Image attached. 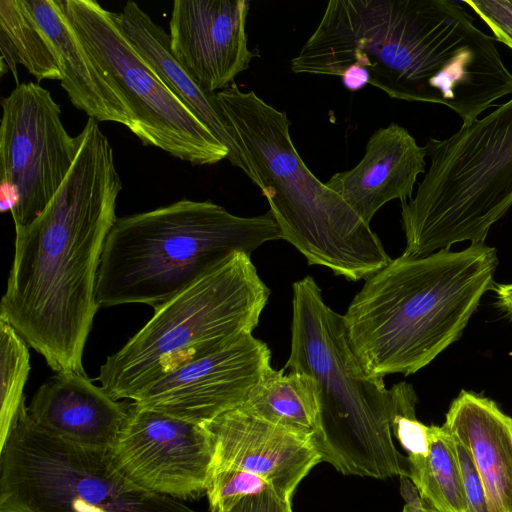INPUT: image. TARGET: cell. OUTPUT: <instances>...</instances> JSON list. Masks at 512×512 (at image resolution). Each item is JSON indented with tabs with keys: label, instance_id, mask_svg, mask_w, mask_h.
Segmentation results:
<instances>
[{
	"label": "cell",
	"instance_id": "obj_1",
	"mask_svg": "<svg viewBox=\"0 0 512 512\" xmlns=\"http://www.w3.org/2000/svg\"><path fill=\"white\" fill-rule=\"evenodd\" d=\"M76 138L74 163L54 197L32 223L15 228L0 320L56 373L85 374L97 274L122 182L97 120L88 118Z\"/></svg>",
	"mask_w": 512,
	"mask_h": 512
},
{
	"label": "cell",
	"instance_id": "obj_2",
	"mask_svg": "<svg viewBox=\"0 0 512 512\" xmlns=\"http://www.w3.org/2000/svg\"><path fill=\"white\" fill-rule=\"evenodd\" d=\"M497 266V250L476 243L423 257L402 254L365 279L343 315L364 370L383 379L430 364L462 335Z\"/></svg>",
	"mask_w": 512,
	"mask_h": 512
},
{
	"label": "cell",
	"instance_id": "obj_3",
	"mask_svg": "<svg viewBox=\"0 0 512 512\" xmlns=\"http://www.w3.org/2000/svg\"><path fill=\"white\" fill-rule=\"evenodd\" d=\"M215 99L282 239L309 265L358 281L388 264L391 258L370 225L303 162L285 112L235 82L216 92Z\"/></svg>",
	"mask_w": 512,
	"mask_h": 512
},
{
	"label": "cell",
	"instance_id": "obj_4",
	"mask_svg": "<svg viewBox=\"0 0 512 512\" xmlns=\"http://www.w3.org/2000/svg\"><path fill=\"white\" fill-rule=\"evenodd\" d=\"M291 346L284 370L310 375L319 393L311 435L321 461L344 475L409 476L391 430V389L370 376L352 350L343 315L324 301L311 276L293 283Z\"/></svg>",
	"mask_w": 512,
	"mask_h": 512
},
{
	"label": "cell",
	"instance_id": "obj_5",
	"mask_svg": "<svg viewBox=\"0 0 512 512\" xmlns=\"http://www.w3.org/2000/svg\"><path fill=\"white\" fill-rule=\"evenodd\" d=\"M282 239L269 212L237 216L210 200L182 199L117 218L96 282L101 307L141 303L154 310L237 252Z\"/></svg>",
	"mask_w": 512,
	"mask_h": 512
},
{
	"label": "cell",
	"instance_id": "obj_6",
	"mask_svg": "<svg viewBox=\"0 0 512 512\" xmlns=\"http://www.w3.org/2000/svg\"><path fill=\"white\" fill-rule=\"evenodd\" d=\"M424 147L429 168L415 196L401 204L403 254L423 257L460 242L485 243L512 207V97Z\"/></svg>",
	"mask_w": 512,
	"mask_h": 512
},
{
	"label": "cell",
	"instance_id": "obj_7",
	"mask_svg": "<svg viewBox=\"0 0 512 512\" xmlns=\"http://www.w3.org/2000/svg\"><path fill=\"white\" fill-rule=\"evenodd\" d=\"M269 289L251 255L237 252L154 310L97 378L114 400L138 393L177 368L220 350L259 323Z\"/></svg>",
	"mask_w": 512,
	"mask_h": 512
},
{
	"label": "cell",
	"instance_id": "obj_8",
	"mask_svg": "<svg viewBox=\"0 0 512 512\" xmlns=\"http://www.w3.org/2000/svg\"><path fill=\"white\" fill-rule=\"evenodd\" d=\"M3 512H200L145 491L116 467L110 449L50 435L17 415L0 448Z\"/></svg>",
	"mask_w": 512,
	"mask_h": 512
},
{
	"label": "cell",
	"instance_id": "obj_9",
	"mask_svg": "<svg viewBox=\"0 0 512 512\" xmlns=\"http://www.w3.org/2000/svg\"><path fill=\"white\" fill-rule=\"evenodd\" d=\"M71 24L117 93L129 130L144 144L194 165L229 150L170 90L125 34L120 14L94 0H61Z\"/></svg>",
	"mask_w": 512,
	"mask_h": 512
},
{
	"label": "cell",
	"instance_id": "obj_10",
	"mask_svg": "<svg viewBox=\"0 0 512 512\" xmlns=\"http://www.w3.org/2000/svg\"><path fill=\"white\" fill-rule=\"evenodd\" d=\"M0 209L15 228L32 223L68 175L77 138L67 132L61 108L38 83H20L1 102Z\"/></svg>",
	"mask_w": 512,
	"mask_h": 512
},
{
	"label": "cell",
	"instance_id": "obj_11",
	"mask_svg": "<svg viewBox=\"0 0 512 512\" xmlns=\"http://www.w3.org/2000/svg\"><path fill=\"white\" fill-rule=\"evenodd\" d=\"M111 457L139 488L179 501L206 495L213 444L203 425L128 404V419Z\"/></svg>",
	"mask_w": 512,
	"mask_h": 512
},
{
	"label": "cell",
	"instance_id": "obj_12",
	"mask_svg": "<svg viewBox=\"0 0 512 512\" xmlns=\"http://www.w3.org/2000/svg\"><path fill=\"white\" fill-rule=\"evenodd\" d=\"M269 347L246 334L226 347L183 365L150 384L135 404L203 425L245 403L267 371Z\"/></svg>",
	"mask_w": 512,
	"mask_h": 512
},
{
	"label": "cell",
	"instance_id": "obj_13",
	"mask_svg": "<svg viewBox=\"0 0 512 512\" xmlns=\"http://www.w3.org/2000/svg\"><path fill=\"white\" fill-rule=\"evenodd\" d=\"M247 0H175L169 44L177 61L209 93L234 82L256 56L248 48Z\"/></svg>",
	"mask_w": 512,
	"mask_h": 512
},
{
	"label": "cell",
	"instance_id": "obj_14",
	"mask_svg": "<svg viewBox=\"0 0 512 512\" xmlns=\"http://www.w3.org/2000/svg\"><path fill=\"white\" fill-rule=\"evenodd\" d=\"M213 444L212 471L237 469L262 477L284 500L321 462L311 435L268 422L243 406L203 424Z\"/></svg>",
	"mask_w": 512,
	"mask_h": 512
},
{
	"label": "cell",
	"instance_id": "obj_15",
	"mask_svg": "<svg viewBox=\"0 0 512 512\" xmlns=\"http://www.w3.org/2000/svg\"><path fill=\"white\" fill-rule=\"evenodd\" d=\"M426 157L425 147L406 128L392 122L370 136L356 166L335 173L325 185L370 225L386 203L412 198L417 177L425 173Z\"/></svg>",
	"mask_w": 512,
	"mask_h": 512
},
{
	"label": "cell",
	"instance_id": "obj_16",
	"mask_svg": "<svg viewBox=\"0 0 512 512\" xmlns=\"http://www.w3.org/2000/svg\"><path fill=\"white\" fill-rule=\"evenodd\" d=\"M26 414L50 435L111 449L127 422L128 405L111 398L85 374L58 372L37 389Z\"/></svg>",
	"mask_w": 512,
	"mask_h": 512
},
{
	"label": "cell",
	"instance_id": "obj_17",
	"mask_svg": "<svg viewBox=\"0 0 512 512\" xmlns=\"http://www.w3.org/2000/svg\"><path fill=\"white\" fill-rule=\"evenodd\" d=\"M442 426L473 457L488 512H512V418L490 398L461 390Z\"/></svg>",
	"mask_w": 512,
	"mask_h": 512
},
{
	"label": "cell",
	"instance_id": "obj_18",
	"mask_svg": "<svg viewBox=\"0 0 512 512\" xmlns=\"http://www.w3.org/2000/svg\"><path fill=\"white\" fill-rule=\"evenodd\" d=\"M61 72V87L77 109L98 122L129 128L126 110L102 69L71 24L61 0H24Z\"/></svg>",
	"mask_w": 512,
	"mask_h": 512
},
{
	"label": "cell",
	"instance_id": "obj_19",
	"mask_svg": "<svg viewBox=\"0 0 512 512\" xmlns=\"http://www.w3.org/2000/svg\"><path fill=\"white\" fill-rule=\"evenodd\" d=\"M119 14L122 28L138 52L170 90L228 148L230 163L250 178V169L228 130L215 93L205 91L177 61L170 49L168 33L134 1H128Z\"/></svg>",
	"mask_w": 512,
	"mask_h": 512
},
{
	"label": "cell",
	"instance_id": "obj_20",
	"mask_svg": "<svg viewBox=\"0 0 512 512\" xmlns=\"http://www.w3.org/2000/svg\"><path fill=\"white\" fill-rule=\"evenodd\" d=\"M241 406L268 422L312 435L319 416L318 387L308 374L269 367Z\"/></svg>",
	"mask_w": 512,
	"mask_h": 512
},
{
	"label": "cell",
	"instance_id": "obj_21",
	"mask_svg": "<svg viewBox=\"0 0 512 512\" xmlns=\"http://www.w3.org/2000/svg\"><path fill=\"white\" fill-rule=\"evenodd\" d=\"M408 478L424 505L438 512H465L461 471L452 436L438 425H429V452L408 457Z\"/></svg>",
	"mask_w": 512,
	"mask_h": 512
},
{
	"label": "cell",
	"instance_id": "obj_22",
	"mask_svg": "<svg viewBox=\"0 0 512 512\" xmlns=\"http://www.w3.org/2000/svg\"><path fill=\"white\" fill-rule=\"evenodd\" d=\"M0 37L11 47L17 63L38 81H61L57 61L24 0L0 1Z\"/></svg>",
	"mask_w": 512,
	"mask_h": 512
},
{
	"label": "cell",
	"instance_id": "obj_23",
	"mask_svg": "<svg viewBox=\"0 0 512 512\" xmlns=\"http://www.w3.org/2000/svg\"><path fill=\"white\" fill-rule=\"evenodd\" d=\"M0 448L25 406L24 387L30 372L28 344L8 323L0 320Z\"/></svg>",
	"mask_w": 512,
	"mask_h": 512
},
{
	"label": "cell",
	"instance_id": "obj_24",
	"mask_svg": "<svg viewBox=\"0 0 512 512\" xmlns=\"http://www.w3.org/2000/svg\"><path fill=\"white\" fill-rule=\"evenodd\" d=\"M272 487L260 476L237 469H224L211 472L206 496L210 512H228L242 499Z\"/></svg>",
	"mask_w": 512,
	"mask_h": 512
},
{
	"label": "cell",
	"instance_id": "obj_25",
	"mask_svg": "<svg viewBox=\"0 0 512 512\" xmlns=\"http://www.w3.org/2000/svg\"><path fill=\"white\" fill-rule=\"evenodd\" d=\"M490 28L495 39L512 49V0H464Z\"/></svg>",
	"mask_w": 512,
	"mask_h": 512
},
{
	"label": "cell",
	"instance_id": "obj_26",
	"mask_svg": "<svg viewBox=\"0 0 512 512\" xmlns=\"http://www.w3.org/2000/svg\"><path fill=\"white\" fill-rule=\"evenodd\" d=\"M455 444L466 500L465 512H488L484 486L473 457L463 445L456 441Z\"/></svg>",
	"mask_w": 512,
	"mask_h": 512
},
{
	"label": "cell",
	"instance_id": "obj_27",
	"mask_svg": "<svg viewBox=\"0 0 512 512\" xmlns=\"http://www.w3.org/2000/svg\"><path fill=\"white\" fill-rule=\"evenodd\" d=\"M228 512H293L291 500L281 499L274 491H265L242 499Z\"/></svg>",
	"mask_w": 512,
	"mask_h": 512
},
{
	"label": "cell",
	"instance_id": "obj_28",
	"mask_svg": "<svg viewBox=\"0 0 512 512\" xmlns=\"http://www.w3.org/2000/svg\"><path fill=\"white\" fill-rule=\"evenodd\" d=\"M400 493L405 501L402 512H426L417 488L406 476L400 477Z\"/></svg>",
	"mask_w": 512,
	"mask_h": 512
},
{
	"label": "cell",
	"instance_id": "obj_29",
	"mask_svg": "<svg viewBox=\"0 0 512 512\" xmlns=\"http://www.w3.org/2000/svg\"><path fill=\"white\" fill-rule=\"evenodd\" d=\"M340 77L343 85L350 91H358L369 84L368 73L359 66L348 67Z\"/></svg>",
	"mask_w": 512,
	"mask_h": 512
},
{
	"label": "cell",
	"instance_id": "obj_30",
	"mask_svg": "<svg viewBox=\"0 0 512 512\" xmlns=\"http://www.w3.org/2000/svg\"><path fill=\"white\" fill-rule=\"evenodd\" d=\"M492 290L495 293L496 305L506 317L512 319V283L494 284Z\"/></svg>",
	"mask_w": 512,
	"mask_h": 512
},
{
	"label": "cell",
	"instance_id": "obj_31",
	"mask_svg": "<svg viewBox=\"0 0 512 512\" xmlns=\"http://www.w3.org/2000/svg\"><path fill=\"white\" fill-rule=\"evenodd\" d=\"M424 507H425L426 512H438V511H436V510H434V509H432V508H430V507H428L426 505H424Z\"/></svg>",
	"mask_w": 512,
	"mask_h": 512
},
{
	"label": "cell",
	"instance_id": "obj_32",
	"mask_svg": "<svg viewBox=\"0 0 512 512\" xmlns=\"http://www.w3.org/2000/svg\"><path fill=\"white\" fill-rule=\"evenodd\" d=\"M0 512H3V511H0Z\"/></svg>",
	"mask_w": 512,
	"mask_h": 512
}]
</instances>
